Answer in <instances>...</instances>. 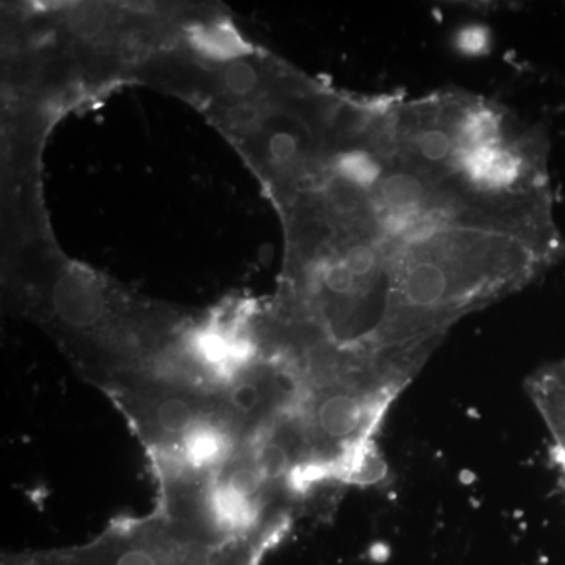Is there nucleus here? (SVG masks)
Segmentation results:
<instances>
[{
    "instance_id": "nucleus-1",
    "label": "nucleus",
    "mask_w": 565,
    "mask_h": 565,
    "mask_svg": "<svg viewBox=\"0 0 565 565\" xmlns=\"http://www.w3.org/2000/svg\"><path fill=\"white\" fill-rule=\"evenodd\" d=\"M198 50L208 54L213 58H235V55L241 51V43L236 40L230 31L221 28L205 29L197 32L194 40Z\"/></svg>"
},
{
    "instance_id": "nucleus-2",
    "label": "nucleus",
    "mask_w": 565,
    "mask_h": 565,
    "mask_svg": "<svg viewBox=\"0 0 565 565\" xmlns=\"http://www.w3.org/2000/svg\"><path fill=\"white\" fill-rule=\"evenodd\" d=\"M107 22L106 11L101 7H77L69 14V31L79 39L91 40L105 31Z\"/></svg>"
},
{
    "instance_id": "nucleus-3",
    "label": "nucleus",
    "mask_w": 565,
    "mask_h": 565,
    "mask_svg": "<svg viewBox=\"0 0 565 565\" xmlns=\"http://www.w3.org/2000/svg\"><path fill=\"white\" fill-rule=\"evenodd\" d=\"M260 77H258L257 69L249 62L236 61L228 65L225 72V85H227L230 94L246 98L257 90Z\"/></svg>"
},
{
    "instance_id": "nucleus-4",
    "label": "nucleus",
    "mask_w": 565,
    "mask_h": 565,
    "mask_svg": "<svg viewBox=\"0 0 565 565\" xmlns=\"http://www.w3.org/2000/svg\"><path fill=\"white\" fill-rule=\"evenodd\" d=\"M268 153L276 167L294 165L301 154V139L290 131L273 132L268 140Z\"/></svg>"
},
{
    "instance_id": "nucleus-5",
    "label": "nucleus",
    "mask_w": 565,
    "mask_h": 565,
    "mask_svg": "<svg viewBox=\"0 0 565 565\" xmlns=\"http://www.w3.org/2000/svg\"><path fill=\"white\" fill-rule=\"evenodd\" d=\"M120 46H118V55L121 61L126 63H135L146 58L150 54V44L145 42V39L137 35V33H129L123 40H121Z\"/></svg>"
},
{
    "instance_id": "nucleus-6",
    "label": "nucleus",
    "mask_w": 565,
    "mask_h": 565,
    "mask_svg": "<svg viewBox=\"0 0 565 565\" xmlns=\"http://www.w3.org/2000/svg\"><path fill=\"white\" fill-rule=\"evenodd\" d=\"M232 123L241 126V128H253L260 123V110L251 105H241L235 107L230 112Z\"/></svg>"
},
{
    "instance_id": "nucleus-7",
    "label": "nucleus",
    "mask_w": 565,
    "mask_h": 565,
    "mask_svg": "<svg viewBox=\"0 0 565 565\" xmlns=\"http://www.w3.org/2000/svg\"><path fill=\"white\" fill-rule=\"evenodd\" d=\"M482 32L478 31V29H470V31L461 33V47L470 51V53H475L478 47H482L486 44Z\"/></svg>"
}]
</instances>
